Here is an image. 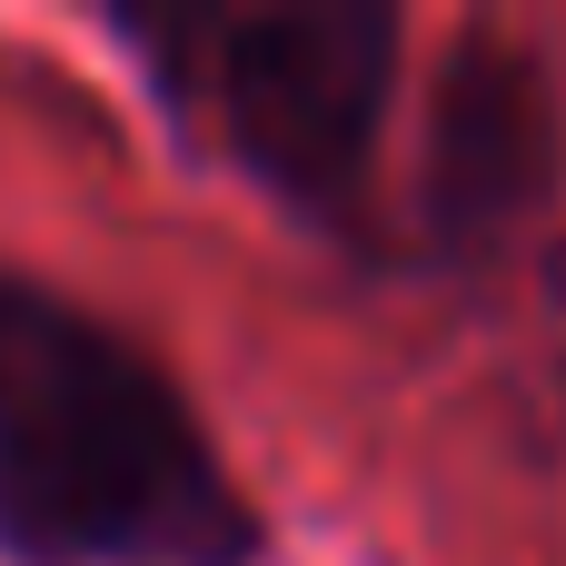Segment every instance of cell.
Segmentation results:
<instances>
[{
    "label": "cell",
    "mask_w": 566,
    "mask_h": 566,
    "mask_svg": "<svg viewBox=\"0 0 566 566\" xmlns=\"http://www.w3.org/2000/svg\"><path fill=\"white\" fill-rule=\"evenodd\" d=\"M99 40L139 70L149 109L199 169L298 219L328 249L388 259V129L408 20L388 0H279V10H109Z\"/></svg>",
    "instance_id": "obj_2"
},
{
    "label": "cell",
    "mask_w": 566,
    "mask_h": 566,
    "mask_svg": "<svg viewBox=\"0 0 566 566\" xmlns=\"http://www.w3.org/2000/svg\"><path fill=\"white\" fill-rule=\"evenodd\" d=\"M557 189H566L557 70L517 30H458L428 80V109H418L408 189L388 199V269H478L517 229H537L557 209Z\"/></svg>",
    "instance_id": "obj_3"
},
{
    "label": "cell",
    "mask_w": 566,
    "mask_h": 566,
    "mask_svg": "<svg viewBox=\"0 0 566 566\" xmlns=\"http://www.w3.org/2000/svg\"><path fill=\"white\" fill-rule=\"evenodd\" d=\"M189 378L80 289L0 259V566H259Z\"/></svg>",
    "instance_id": "obj_1"
}]
</instances>
